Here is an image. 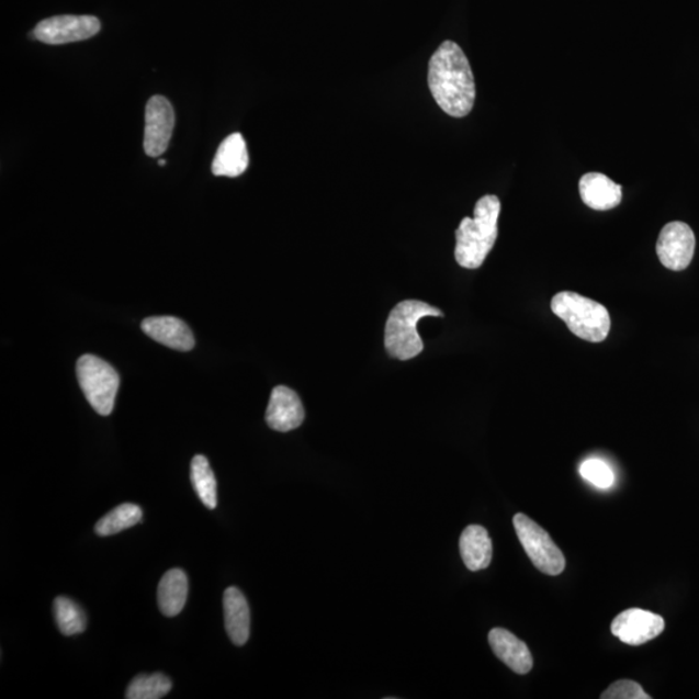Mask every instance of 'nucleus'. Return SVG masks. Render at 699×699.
Instances as JSON below:
<instances>
[{"label":"nucleus","instance_id":"f257e3e1","mask_svg":"<svg viewBox=\"0 0 699 699\" xmlns=\"http://www.w3.org/2000/svg\"><path fill=\"white\" fill-rule=\"evenodd\" d=\"M429 89L441 110L463 119L473 110L475 83L470 60L455 42L446 41L429 63Z\"/></svg>","mask_w":699,"mask_h":699},{"label":"nucleus","instance_id":"f03ea898","mask_svg":"<svg viewBox=\"0 0 699 699\" xmlns=\"http://www.w3.org/2000/svg\"><path fill=\"white\" fill-rule=\"evenodd\" d=\"M501 211L500 200L494 194L478 200L474 218L461 221L456 230L455 258L461 268L480 269L493 250L497 239V219Z\"/></svg>","mask_w":699,"mask_h":699},{"label":"nucleus","instance_id":"7ed1b4c3","mask_svg":"<svg viewBox=\"0 0 699 699\" xmlns=\"http://www.w3.org/2000/svg\"><path fill=\"white\" fill-rule=\"evenodd\" d=\"M427 316H443L441 309L422 301L407 300L396 305L388 315L385 328L387 354L399 360L420 356L424 343L417 334V323Z\"/></svg>","mask_w":699,"mask_h":699},{"label":"nucleus","instance_id":"20e7f679","mask_svg":"<svg viewBox=\"0 0 699 699\" xmlns=\"http://www.w3.org/2000/svg\"><path fill=\"white\" fill-rule=\"evenodd\" d=\"M554 315L566 323L576 337L588 342L607 340L611 320L608 308L574 292H561L552 298Z\"/></svg>","mask_w":699,"mask_h":699},{"label":"nucleus","instance_id":"39448f33","mask_svg":"<svg viewBox=\"0 0 699 699\" xmlns=\"http://www.w3.org/2000/svg\"><path fill=\"white\" fill-rule=\"evenodd\" d=\"M77 377L86 399L99 415L110 416L120 387V376L105 360L83 356L77 362Z\"/></svg>","mask_w":699,"mask_h":699},{"label":"nucleus","instance_id":"423d86ee","mask_svg":"<svg viewBox=\"0 0 699 699\" xmlns=\"http://www.w3.org/2000/svg\"><path fill=\"white\" fill-rule=\"evenodd\" d=\"M514 525L526 554L539 572L556 576L565 571L564 553L543 528L523 514L515 516Z\"/></svg>","mask_w":699,"mask_h":699},{"label":"nucleus","instance_id":"0eeeda50","mask_svg":"<svg viewBox=\"0 0 699 699\" xmlns=\"http://www.w3.org/2000/svg\"><path fill=\"white\" fill-rule=\"evenodd\" d=\"M100 29L102 25L95 16L63 14V16L41 21L32 35L35 40L56 46L90 40L100 32Z\"/></svg>","mask_w":699,"mask_h":699},{"label":"nucleus","instance_id":"6e6552de","mask_svg":"<svg viewBox=\"0 0 699 699\" xmlns=\"http://www.w3.org/2000/svg\"><path fill=\"white\" fill-rule=\"evenodd\" d=\"M696 250L694 230L684 222H672L662 228L657 241V256L666 269L683 271L688 268Z\"/></svg>","mask_w":699,"mask_h":699},{"label":"nucleus","instance_id":"1a4fd4ad","mask_svg":"<svg viewBox=\"0 0 699 699\" xmlns=\"http://www.w3.org/2000/svg\"><path fill=\"white\" fill-rule=\"evenodd\" d=\"M665 625L661 616L633 608L624 610L612 621L611 633L627 645L639 646L658 638Z\"/></svg>","mask_w":699,"mask_h":699},{"label":"nucleus","instance_id":"9d476101","mask_svg":"<svg viewBox=\"0 0 699 699\" xmlns=\"http://www.w3.org/2000/svg\"><path fill=\"white\" fill-rule=\"evenodd\" d=\"M174 125L176 114L169 100L164 97L150 98L146 110V133H144V149L149 157H160L166 153Z\"/></svg>","mask_w":699,"mask_h":699},{"label":"nucleus","instance_id":"9b49d317","mask_svg":"<svg viewBox=\"0 0 699 699\" xmlns=\"http://www.w3.org/2000/svg\"><path fill=\"white\" fill-rule=\"evenodd\" d=\"M305 420V408L297 393L286 386H277L266 413V422L273 430L286 432L301 427Z\"/></svg>","mask_w":699,"mask_h":699},{"label":"nucleus","instance_id":"f8f14e48","mask_svg":"<svg viewBox=\"0 0 699 699\" xmlns=\"http://www.w3.org/2000/svg\"><path fill=\"white\" fill-rule=\"evenodd\" d=\"M488 643L496 657L518 675L529 674L534 665L528 645L514 633L504 629H494L488 633Z\"/></svg>","mask_w":699,"mask_h":699},{"label":"nucleus","instance_id":"ddd939ff","mask_svg":"<svg viewBox=\"0 0 699 699\" xmlns=\"http://www.w3.org/2000/svg\"><path fill=\"white\" fill-rule=\"evenodd\" d=\"M144 334L158 343L178 351H190L194 348L192 330L183 320L174 316H154L142 323Z\"/></svg>","mask_w":699,"mask_h":699},{"label":"nucleus","instance_id":"4468645a","mask_svg":"<svg viewBox=\"0 0 699 699\" xmlns=\"http://www.w3.org/2000/svg\"><path fill=\"white\" fill-rule=\"evenodd\" d=\"M583 203L598 212L611 211L622 203V187L601 172H588L579 180Z\"/></svg>","mask_w":699,"mask_h":699},{"label":"nucleus","instance_id":"2eb2a0df","mask_svg":"<svg viewBox=\"0 0 699 699\" xmlns=\"http://www.w3.org/2000/svg\"><path fill=\"white\" fill-rule=\"evenodd\" d=\"M226 630L230 641L237 646L247 644L250 636V609L247 598L236 587L226 589L223 596Z\"/></svg>","mask_w":699,"mask_h":699},{"label":"nucleus","instance_id":"dca6fc26","mask_svg":"<svg viewBox=\"0 0 699 699\" xmlns=\"http://www.w3.org/2000/svg\"><path fill=\"white\" fill-rule=\"evenodd\" d=\"M460 554L471 572L484 571L492 564L493 542L485 528L471 525L460 537Z\"/></svg>","mask_w":699,"mask_h":699},{"label":"nucleus","instance_id":"f3484780","mask_svg":"<svg viewBox=\"0 0 699 699\" xmlns=\"http://www.w3.org/2000/svg\"><path fill=\"white\" fill-rule=\"evenodd\" d=\"M248 165L247 143L241 134L236 133L222 142L216 150L212 170L215 177L236 178L247 171Z\"/></svg>","mask_w":699,"mask_h":699},{"label":"nucleus","instance_id":"a211bd4d","mask_svg":"<svg viewBox=\"0 0 699 699\" xmlns=\"http://www.w3.org/2000/svg\"><path fill=\"white\" fill-rule=\"evenodd\" d=\"M189 597V578L182 568H171L158 585L157 600L165 617H176L183 610Z\"/></svg>","mask_w":699,"mask_h":699},{"label":"nucleus","instance_id":"6ab92c4d","mask_svg":"<svg viewBox=\"0 0 699 699\" xmlns=\"http://www.w3.org/2000/svg\"><path fill=\"white\" fill-rule=\"evenodd\" d=\"M143 511L135 504H121L95 525L99 537H111L142 522Z\"/></svg>","mask_w":699,"mask_h":699},{"label":"nucleus","instance_id":"aec40b11","mask_svg":"<svg viewBox=\"0 0 699 699\" xmlns=\"http://www.w3.org/2000/svg\"><path fill=\"white\" fill-rule=\"evenodd\" d=\"M191 481L199 499L208 509L216 508V481L208 460L203 455L194 456L191 463Z\"/></svg>","mask_w":699,"mask_h":699},{"label":"nucleus","instance_id":"412c9836","mask_svg":"<svg viewBox=\"0 0 699 699\" xmlns=\"http://www.w3.org/2000/svg\"><path fill=\"white\" fill-rule=\"evenodd\" d=\"M56 624L65 636L78 635L88 627V618L78 604L68 597H57L54 602Z\"/></svg>","mask_w":699,"mask_h":699},{"label":"nucleus","instance_id":"4be33fe9","mask_svg":"<svg viewBox=\"0 0 699 699\" xmlns=\"http://www.w3.org/2000/svg\"><path fill=\"white\" fill-rule=\"evenodd\" d=\"M171 688V680L164 674H140L129 683L125 697L127 699H160L168 695Z\"/></svg>","mask_w":699,"mask_h":699},{"label":"nucleus","instance_id":"5701e85b","mask_svg":"<svg viewBox=\"0 0 699 699\" xmlns=\"http://www.w3.org/2000/svg\"><path fill=\"white\" fill-rule=\"evenodd\" d=\"M583 478L598 488H609L615 484V473L600 459H588L579 467Z\"/></svg>","mask_w":699,"mask_h":699},{"label":"nucleus","instance_id":"b1692460","mask_svg":"<svg viewBox=\"0 0 699 699\" xmlns=\"http://www.w3.org/2000/svg\"><path fill=\"white\" fill-rule=\"evenodd\" d=\"M602 699H651L640 684L632 680H619L604 691Z\"/></svg>","mask_w":699,"mask_h":699},{"label":"nucleus","instance_id":"393cba45","mask_svg":"<svg viewBox=\"0 0 699 699\" xmlns=\"http://www.w3.org/2000/svg\"><path fill=\"white\" fill-rule=\"evenodd\" d=\"M158 165H160V166H165V165H166V161H165V160H160V161H158Z\"/></svg>","mask_w":699,"mask_h":699}]
</instances>
